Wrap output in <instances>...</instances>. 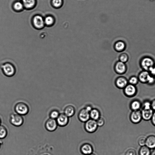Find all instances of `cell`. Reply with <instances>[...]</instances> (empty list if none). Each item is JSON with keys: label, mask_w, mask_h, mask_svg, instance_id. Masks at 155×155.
<instances>
[{"label": "cell", "mask_w": 155, "mask_h": 155, "mask_svg": "<svg viewBox=\"0 0 155 155\" xmlns=\"http://www.w3.org/2000/svg\"><path fill=\"white\" fill-rule=\"evenodd\" d=\"M1 68L3 74L8 77L14 76L17 71L16 68L13 63L10 62H6L2 63Z\"/></svg>", "instance_id": "1"}, {"label": "cell", "mask_w": 155, "mask_h": 155, "mask_svg": "<svg viewBox=\"0 0 155 155\" xmlns=\"http://www.w3.org/2000/svg\"><path fill=\"white\" fill-rule=\"evenodd\" d=\"M96 121L91 119H90L85 122L84 128L85 131L89 133L95 132L98 127Z\"/></svg>", "instance_id": "2"}, {"label": "cell", "mask_w": 155, "mask_h": 155, "mask_svg": "<svg viewBox=\"0 0 155 155\" xmlns=\"http://www.w3.org/2000/svg\"><path fill=\"white\" fill-rule=\"evenodd\" d=\"M15 110L17 113L20 115H25L28 113L29 109L28 105L25 103H18L15 107Z\"/></svg>", "instance_id": "3"}, {"label": "cell", "mask_w": 155, "mask_h": 155, "mask_svg": "<svg viewBox=\"0 0 155 155\" xmlns=\"http://www.w3.org/2000/svg\"><path fill=\"white\" fill-rule=\"evenodd\" d=\"M10 122L15 126H21L23 123V120L21 115L18 114H13L10 117Z\"/></svg>", "instance_id": "4"}, {"label": "cell", "mask_w": 155, "mask_h": 155, "mask_svg": "<svg viewBox=\"0 0 155 155\" xmlns=\"http://www.w3.org/2000/svg\"><path fill=\"white\" fill-rule=\"evenodd\" d=\"M141 65L143 69L147 71L150 68L154 66V62L151 58L146 57L142 59Z\"/></svg>", "instance_id": "5"}, {"label": "cell", "mask_w": 155, "mask_h": 155, "mask_svg": "<svg viewBox=\"0 0 155 155\" xmlns=\"http://www.w3.org/2000/svg\"><path fill=\"white\" fill-rule=\"evenodd\" d=\"M124 88V93L127 96L132 97L136 95L137 89L135 85L130 84L127 85Z\"/></svg>", "instance_id": "6"}, {"label": "cell", "mask_w": 155, "mask_h": 155, "mask_svg": "<svg viewBox=\"0 0 155 155\" xmlns=\"http://www.w3.org/2000/svg\"><path fill=\"white\" fill-rule=\"evenodd\" d=\"M84 108L82 109L78 114L79 120L82 122H85L90 119V113Z\"/></svg>", "instance_id": "7"}, {"label": "cell", "mask_w": 155, "mask_h": 155, "mask_svg": "<svg viewBox=\"0 0 155 155\" xmlns=\"http://www.w3.org/2000/svg\"><path fill=\"white\" fill-rule=\"evenodd\" d=\"M142 119L141 112L139 110L133 111L130 114V120L134 124L139 123Z\"/></svg>", "instance_id": "8"}, {"label": "cell", "mask_w": 155, "mask_h": 155, "mask_svg": "<svg viewBox=\"0 0 155 155\" xmlns=\"http://www.w3.org/2000/svg\"><path fill=\"white\" fill-rule=\"evenodd\" d=\"M57 124L61 127L66 126L69 122V118L64 113L60 114L56 120Z\"/></svg>", "instance_id": "9"}, {"label": "cell", "mask_w": 155, "mask_h": 155, "mask_svg": "<svg viewBox=\"0 0 155 155\" xmlns=\"http://www.w3.org/2000/svg\"><path fill=\"white\" fill-rule=\"evenodd\" d=\"M80 151L83 154L87 155L93 153V149L91 145L88 143H85L81 146Z\"/></svg>", "instance_id": "10"}, {"label": "cell", "mask_w": 155, "mask_h": 155, "mask_svg": "<svg viewBox=\"0 0 155 155\" xmlns=\"http://www.w3.org/2000/svg\"><path fill=\"white\" fill-rule=\"evenodd\" d=\"M57 125L56 121L55 119L51 118L47 120L46 124L47 130L51 132L55 131L56 129Z\"/></svg>", "instance_id": "11"}, {"label": "cell", "mask_w": 155, "mask_h": 155, "mask_svg": "<svg viewBox=\"0 0 155 155\" xmlns=\"http://www.w3.org/2000/svg\"><path fill=\"white\" fill-rule=\"evenodd\" d=\"M115 69L116 72L118 73L122 74L125 72L126 67L125 63L119 61L116 64Z\"/></svg>", "instance_id": "12"}, {"label": "cell", "mask_w": 155, "mask_h": 155, "mask_svg": "<svg viewBox=\"0 0 155 155\" xmlns=\"http://www.w3.org/2000/svg\"><path fill=\"white\" fill-rule=\"evenodd\" d=\"M142 119L146 121H148L151 119L153 114L151 109L148 110L143 109L141 112Z\"/></svg>", "instance_id": "13"}, {"label": "cell", "mask_w": 155, "mask_h": 155, "mask_svg": "<svg viewBox=\"0 0 155 155\" xmlns=\"http://www.w3.org/2000/svg\"><path fill=\"white\" fill-rule=\"evenodd\" d=\"M146 145L150 149L155 148V136L151 135L146 138Z\"/></svg>", "instance_id": "14"}, {"label": "cell", "mask_w": 155, "mask_h": 155, "mask_svg": "<svg viewBox=\"0 0 155 155\" xmlns=\"http://www.w3.org/2000/svg\"><path fill=\"white\" fill-rule=\"evenodd\" d=\"M33 22L35 27L38 28H41L44 26V22L43 18L39 16L35 17Z\"/></svg>", "instance_id": "15"}, {"label": "cell", "mask_w": 155, "mask_h": 155, "mask_svg": "<svg viewBox=\"0 0 155 155\" xmlns=\"http://www.w3.org/2000/svg\"><path fill=\"white\" fill-rule=\"evenodd\" d=\"M75 109L72 105L67 106L64 110V113L69 118L72 117L75 114Z\"/></svg>", "instance_id": "16"}, {"label": "cell", "mask_w": 155, "mask_h": 155, "mask_svg": "<svg viewBox=\"0 0 155 155\" xmlns=\"http://www.w3.org/2000/svg\"><path fill=\"white\" fill-rule=\"evenodd\" d=\"M116 84L119 88H122L127 85V81L125 78L120 77L116 80Z\"/></svg>", "instance_id": "17"}, {"label": "cell", "mask_w": 155, "mask_h": 155, "mask_svg": "<svg viewBox=\"0 0 155 155\" xmlns=\"http://www.w3.org/2000/svg\"><path fill=\"white\" fill-rule=\"evenodd\" d=\"M150 74L147 71L141 72L138 76V80L143 83H147L148 78Z\"/></svg>", "instance_id": "18"}, {"label": "cell", "mask_w": 155, "mask_h": 155, "mask_svg": "<svg viewBox=\"0 0 155 155\" xmlns=\"http://www.w3.org/2000/svg\"><path fill=\"white\" fill-rule=\"evenodd\" d=\"M90 118L96 121L101 117L100 111L97 109H93L89 112Z\"/></svg>", "instance_id": "19"}, {"label": "cell", "mask_w": 155, "mask_h": 155, "mask_svg": "<svg viewBox=\"0 0 155 155\" xmlns=\"http://www.w3.org/2000/svg\"><path fill=\"white\" fill-rule=\"evenodd\" d=\"M141 106V102L137 100L133 101L131 102L130 105L131 108L133 111L139 110Z\"/></svg>", "instance_id": "20"}, {"label": "cell", "mask_w": 155, "mask_h": 155, "mask_svg": "<svg viewBox=\"0 0 155 155\" xmlns=\"http://www.w3.org/2000/svg\"><path fill=\"white\" fill-rule=\"evenodd\" d=\"M139 155H150V149L146 146H142L139 149Z\"/></svg>", "instance_id": "21"}, {"label": "cell", "mask_w": 155, "mask_h": 155, "mask_svg": "<svg viewBox=\"0 0 155 155\" xmlns=\"http://www.w3.org/2000/svg\"><path fill=\"white\" fill-rule=\"evenodd\" d=\"M125 47V43L121 41H120L116 43L114 47L115 50L118 51H123Z\"/></svg>", "instance_id": "22"}, {"label": "cell", "mask_w": 155, "mask_h": 155, "mask_svg": "<svg viewBox=\"0 0 155 155\" xmlns=\"http://www.w3.org/2000/svg\"><path fill=\"white\" fill-rule=\"evenodd\" d=\"M25 7L27 8H31L35 4V0H22Z\"/></svg>", "instance_id": "23"}, {"label": "cell", "mask_w": 155, "mask_h": 155, "mask_svg": "<svg viewBox=\"0 0 155 155\" xmlns=\"http://www.w3.org/2000/svg\"><path fill=\"white\" fill-rule=\"evenodd\" d=\"M7 131L6 127L3 125H0V139H3L6 137Z\"/></svg>", "instance_id": "24"}, {"label": "cell", "mask_w": 155, "mask_h": 155, "mask_svg": "<svg viewBox=\"0 0 155 155\" xmlns=\"http://www.w3.org/2000/svg\"><path fill=\"white\" fill-rule=\"evenodd\" d=\"M60 114L59 112L57 110H54L50 113V116L51 118L55 119H57Z\"/></svg>", "instance_id": "25"}, {"label": "cell", "mask_w": 155, "mask_h": 155, "mask_svg": "<svg viewBox=\"0 0 155 155\" xmlns=\"http://www.w3.org/2000/svg\"><path fill=\"white\" fill-rule=\"evenodd\" d=\"M138 80L137 77L133 76L129 80V82L130 84L135 85L138 83Z\"/></svg>", "instance_id": "26"}, {"label": "cell", "mask_w": 155, "mask_h": 155, "mask_svg": "<svg viewBox=\"0 0 155 155\" xmlns=\"http://www.w3.org/2000/svg\"><path fill=\"white\" fill-rule=\"evenodd\" d=\"M146 138L144 137L140 138L138 141L139 145L141 147L145 146L146 144Z\"/></svg>", "instance_id": "27"}, {"label": "cell", "mask_w": 155, "mask_h": 155, "mask_svg": "<svg viewBox=\"0 0 155 155\" xmlns=\"http://www.w3.org/2000/svg\"><path fill=\"white\" fill-rule=\"evenodd\" d=\"M96 121L97 125L99 127L104 125L105 122V119L101 117Z\"/></svg>", "instance_id": "28"}, {"label": "cell", "mask_w": 155, "mask_h": 155, "mask_svg": "<svg viewBox=\"0 0 155 155\" xmlns=\"http://www.w3.org/2000/svg\"><path fill=\"white\" fill-rule=\"evenodd\" d=\"M144 109L148 110L151 109V103L148 101H146L143 104Z\"/></svg>", "instance_id": "29"}, {"label": "cell", "mask_w": 155, "mask_h": 155, "mask_svg": "<svg viewBox=\"0 0 155 155\" xmlns=\"http://www.w3.org/2000/svg\"><path fill=\"white\" fill-rule=\"evenodd\" d=\"M120 59V61L125 63L127 61L128 56L126 54H123L121 55Z\"/></svg>", "instance_id": "30"}, {"label": "cell", "mask_w": 155, "mask_h": 155, "mask_svg": "<svg viewBox=\"0 0 155 155\" xmlns=\"http://www.w3.org/2000/svg\"><path fill=\"white\" fill-rule=\"evenodd\" d=\"M45 22L46 24L49 25L53 23L54 19L52 17H48L45 19Z\"/></svg>", "instance_id": "31"}, {"label": "cell", "mask_w": 155, "mask_h": 155, "mask_svg": "<svg viewBox=\"0 0 155 155\" xmlns=\"http://www.w3.org/2000/svg\"><path fill=\"white\" fill-rule=\"evenodd\" d=\"M22 4L20 2H17L14 5L15 9L17 10L22 9L23 8Z\"/></svg>", "instance_id": "32"}, {"label": "cell", "mask_w": 155, "mask_h": 155, "mask_svg": "<svg viewBox=\"0 0 155 155\" xmlns=\"http://www.w3.org/2000/svg\"><path fill=\"white\" fill-rule=\"evenodd\" d=\"M125 155H136V151L133 149H129L126 152Z\"/></svg>", "instance_id": "33"}, {"label": "cell", "mask_w": 155, "mask_h": 155, "mask_svg": "<svg viewBox=\"0 0 155 155\" xmlns=\"http://www.w3.org/2000/svg\"><path fill=\"white\" fill-rule=\"evenodd\" d=\"M62 0H53V4L56 7H60L62 4Z\"/></svg>", "instance_id": "34"}, {"label": "cell", "mask_w": 155, "mask_h": 155, "mask_svg": "<svg viewBox=\"0 0 155 155\" xmlns=\"http://www.w3.org/2000/svg\"><path fill=\"white\" fill-rule=\"evenodd\" d=\"M155 81V79L154 76L150 74L148 77L147 81V83L150 84H153Z\"/></svg>", "instance_id": "35"}, {"label": "cell", "mask_w": 155, "mask_h": 155, "mask_svg": "<svg viewBox=\"0 0 155 155\" xmlns=\"http://www.w3.org/2000/svg\"><path fill=\"white\" fill-rule=\"evenodd\" d=\"M150 73L153 76H155V66H153L150 68L148 70Z\"/></svg>", "instance_id": "36"}, {"label": "cell", "mask_w": 155, "mask_h": 155, "mask_svg": "<svg viewBox=\"0 0 155 155\" xmlns=\"http://www.w3.org/2000/svg\"><path fill=\"white\" fill-rule=\"evenodd\" d=\"M84 108L89 112L91 111L93 109L91 105H87Z\"/></svg>", "instance_id": "37"}, {"label": "cell", "mask_w": 155, "mask_h": 155, "mask_svg": "<svg viewBox=\"0 0 155 155\" xmlns=\"http://www.w3.org/2000/svg\"><path fill=\"white\" fill-rule=\"evenodd\" d=\"M151 120L152 123L155 126V112L153 113Z\"/></svg>", "instance_id": "38"}, {"label": "cell", "mask_w": 155, "mask_h": 155, "mask_svg": "<svg viewBox=\"0 0 155 155\" xmlns=\"http://www.w3.org/2000/svg\"><path fill=\"white\" fill-rule=\"evenodd\" d=\"M151 103V108H152V110L155 111V99L153 100Z\"/></svg>", "instance_id": "39"}, {"label": "cell", "mask_w": 155, "mask_h": 155, "mask_svg": "<svg viewBox=\"0 0 155 155\" xmlns=\"http://www.w3.org/2000/svg\"><path fill=\"white\" fill-rule=\"evenodd\" d=\"M151 155H155V148L154 149V150L152 152Z\"/></svg>", "instance_id": "40"}, {"label": "cell", "mask_w": 155, "mask_h": 155, "mask_svg": "<svg viewBox=\"0 0 155 155\" xmlns=\"http://www.w3.org/2000/svg\"><path fill=\"white\" fill-rule=\"evenodd\" d=\"M87 155H96V154H95L94 153H92L91 154H90Z\"/></svg>", "instance_id": "41"}, {"label": "cell", "mask_w": 155, "mask_h": 155, "mask_svg": "<svg viewBox=\"0 0 155 155\" xmlns=\"http://www.w3.org/2000/svg\"><path fill=\"white\" fill-rule=\"evenodd\" d=\"M1 120H0V125H1Z\"/></svg>", "instance_id": "42"}, {"label": "cell", "mask_w": 155, "mask_h": 155, "mask_svg": "<svg viewBox=\"0 0 155 155\" xmlns=\"http://www.w3.org/2000/svg\"><path fill=\"white\" fill-rule=\"evenodd\" d=\"M48 155L45 154V155Z\"/></svg>", "instance_id": "43"}]
</instances>
